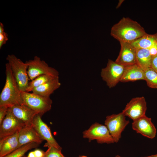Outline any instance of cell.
I'll return each mask as SVG.
<instances>
[{"label":"cell","instance_id":"52a82bcc","mask_svg":"<svg viewBox=\"0 0 157 157\" xmlns=\"http://www.w3.org/2000/svg\"><path fill=\"white\" fill-rule=\"evenodd\" d=\"M83 137L88 139L89 142L96 140L97 143L101 144L115 142L106 126L98 123L93 124L89 129L83 131Z\"/></svg>","mask_w":157,"mask_h":157},{"label":"cell","instance_id":"7c38bea8","mask_svg":"<svg viewBox=\"0 0 157 157\" xmlns=\"http://www.w3.org/2000/svg\"><path fill=\"white\" fill-rule=\"evenodd\" d=\"M132 129L143 136L150 139L154 138L156 135V129L151 119L146 115L133 121Z\"/></svg>","mask_w":157,"mask_h":157},{"label":"cell","instance_id":"30bf717a","mask_svg":"<svg viewBox=\"0 0 157 157\" xmlns=\"http://www.w3.org/2000/svg\"><path fill=\"white\" fill-rule=\"evenodd\" d=\"M25 125L13 114L9 108L7 114L0 124V139L19 131Z\"/></svg>","mask_w":157,"mask_h":157},{"label":"cell","instance_id":"3957f363","mask_svg":"<svg viewBox=\"0 0 157 157\" xmlns=\"http://www.w3.org/2000/svg\"><path fill=\"white\" fill-rule=\"evenodd\" d=\"M6 59L20 90L21 92L26 91L29 79L27 72V64L13 54L8 55Z\"/></svg>","mask_w":157,"mask_h":157},{"label":"cell","instance_id":"e575fe53","mask_svg":"<svg viewBox=\"0 0 157 157\" xmlns=\"http://www.w3.org/2000/svg\"><path fill=\"white\" fill-rule=\"evenodd\" d=\"M23 157H26V156H24Z\"/></svg>","mask_w":157,"mask_h":157},{"label":"cell","instance_id":"d6986e66","mask_svg":"<svg viewBox=\"0 0 157 157\" xmlns=\"http://www.w3.org/2000/svg\"><path fill=\"white\" fill-rule=\"evenodd\" d=\"M136 64L144 71L151 67L152 58L149 49H136Z\"/></svg>","mask_w":157,"mask_h":157},{"label":"cell","instance_id":"44dd1931","mask_svg":"<svg viewBox=\"0 0 157 157\" xmlns=\"http://www.w3.org/2000/svg\"><path fill=\"white\" fill-rule=\"evenodd\" d=\"M59 77L51 75L43 74L40 75L29 83L26 92H31L34 88H37L47 81L55 78Z\"/></svg>","mask_w":157,"mask_h":157},{"label":"cell","instance_id":"f546056e","mask_svg":"<svg viewBox=\"0 0 157 157\" xmlns=\"http://www.w3.org/2000/svg\"><path fill=\"white\" fill-rule=\"evenodd\" d=\"M27 157H36L33 151L30 152Z\"/></svg>","mask_w":157,"mask_h":157},{"label":"cell","instance_id":"836d02e7","mask_svg":"<svg viewBox=\"0 0 157 157\" xmlns=\"http://www.w3.org/2000/svg\"><path fill=\"white\" fill-rule=\"evenodd\" d=\"M43 157H46V156H45V155H44V156Z\"/></svg>","mask_w":157,"mask_h":157},{"label":"cell","instance_id":"e0dca14e","mask_svg":"<svg viewBox=\"0 0 157 157\" xmlns=\"http://www.w3.org/2000/svg\"><path fill=\"white\" fill-rule=\"evenodd\" d=\"M145 80L144 70L135 64L125 67L120 82H126Z\"/></svg>","mask_w":157,"mask_h":157},{"label":"cell","instance_id":"1f68e13d","mask_svg":"<svg viewBox=\"0 0 157 157\" xmlns=\"http://www.w3.org/2000/svg\"><path fill=\"white\" fill-rule=\"evenodd\" d=\"M78 157H87L85 156H79Z\"/></svg>","mask_w":157,"mask_h":157},{"label":"cell","instance_id":"d6a6232c","mask_svg":"<svg viewBox=\"0 0 157 157\" xmlns=\"http://www.w3.org/2000/svg\"><path fill=\"white\" fill-rule=\"evenodd\" d=\"M115 157H122L119 155H116V156H115Z\"/></svg>","mask_w":157,"mask_h":157},{"label":"cell","instance_id":"484cf974","mask_svg":"<svg viewBox=\"0 0 157 157\" xmlns=\"http://www.w3.org/2000/svg\"><path fill=\"white\" fill-rule=\"evenodd\" d=\"M8 40V35L4 31L0 33V48L5 44Z\"/></svg>","mask_w":157,"mask_h":157},{"label":"cell","instance_id":"8fae6325","mask_svg":"<svg viewBox=\"0 0 157 157\" xmlns=\"http://www.w3.org/2000/svg\"><path fill=\"white\" fill-rule=\"evenodd\" d=\"M42 116L38 114L35 115L33 120L32 126L42 138L47 141L44 145V147L49 145L61 150L62 148L53 137L49 128L42 120Z\"/></svg>","mask_w":157,"mask_h":157},{"label":"cell","instance_id":"5b68a950","mask_svg":"<svg viewBox=\"0 0 157 157\" xmlns=\"http://www.w3.org/2000/svg\"><path fill=\"white\" fill-rule=\"evenodd\" d=\"M125 67L108 59L106 67L101 69V76L109 88L115 86L120 82Z\"/></svg>","mask_w":157,"mask_h":157},{"label":"cell","instance_id":"4fadbf2b","mask_svg":"<svg viewBox=\"0 0 157 157\" xmlns=\"http://www.w3.org/2000/svg\"><path fill=\"white\" fill-rule=\"evenodd\" d=\"M120 50L115 62L127 67L136 64V49L131 43L120 42Z\"/></svg>","mask_w":157,"mask_h":157},{"label":"cell","instance_id":"2e32d148","mask_svg":"<svg viewBox=\"0 0 157 157\" xmlns=\"http://www.w3.org/2000/svg\"><path fill=\"white\" fill-rule=\"evenodd\" d=\"M18 132L0 139V157H3L19 148Z\"/></svg>","mask_w":157,"mask_h":157},{"label":"cell","instance_id":"ffe728a7","mask_svg":"<svg viewBox=\"0 0 157 157\" xmlns=\"http://www.w3.org/2000/svg\"><path fill=\"white\" fill-rule=\"evenodd\" d=\"M157 43V32L155 34L146 33L131 44L135 49H149Z\"/></svg>","mask_w":157,"mask_h":157},{"label":"cell","instance_id":"603a6c76","mask_svg":"<svg viewBox=\"0 0 157 157\" xmlns=\"http://www.w3.org/2000/svg\"><path fill=\"white\" fill-rule=\"evenodd\" d=\"M145 80L149 87L157 89V72L151 67L144 70Z\"/></svg>","mask_w":157,"mask_h":157},{"label":"cell","instance_id":"ba28073f","mask_svg":"<svg viewBox=\"0 0 157 157\" xmlns=\"http://www.w3.org/2000/svg\"><path fill=\"white\" fill-rule=\"evenodd\" d=\"M28 65L27 72L31 81L38 76L47 74L59 76V73L55 69L49 66L44 60L35 56L32 60L25 62Z\"/></svg>","mask_w":157,"mask_h":157},{"label":"cell","instance_id":"83f0119b","mask_svg":"<svg viewBox=\"0 0 157 157\" xmlns=\"http://www.w3.org/2000/svg\"><path fill=\"white\" fill-rule=\"evenodd\" d=\"M33 151L36 157H43L45 154V152L38 149H35Z\"/></svg>","mask_w":157,"mask_h":157},{"label":"cell","instance_id":"ac0fdd59","mask_svg":"<svg viewBox=\"0 0 157 157\" xmlns=\"http://www.w3.org/2000/svg\"><path fill=\"white\" fill-rule=\"evenodd\" d=\"M61 85L59 77L52 79L33 89L32 92L40 96L49 97Z\"/></svg>","mask_w":157,"mask_h":157},{"label":"cell","instance_id":"5bb4252c","mask_svg":"<svg viewBox=\"0 0 157 157\" xmlns=\"http://www.w3.org/2000/svg\"><path fill=\"white\" fill-rule=\"evenodd\" d=\"M19 148L32 142L41 144L44 140L32 126H24L18 132Z\"/></svg>","mask_w":157,"mask_h":157},{"label":"cell","instance_id":"4316f807","mask_svg":"<svg viewBox=\"0 0 157 157\" xmlns=\"http://www.w3.org/2000/svg\"><path fill=\"white\" fill-rule=\"evenodd\" d=\"M149 50L152 58L157 55V43L151 47Z\"/></svg>","mask_w":157,"mask_h":157},{"label":"cell","instance_id":"8992f818","mask_svg":"<svg viewBox=\"0 0 157 157\" xmlns=\"http://www.w3.org/2000/svg\"><path fill=\"white\" fill-rule=\"evenodd\" d=\"M122 112L117 114L107 116L104 125L108 128L115 142H118L121 137L122 132L129 123Z\"/></svg>","mask_w":157,"mask_h":157},{"label":"cell","instance_id":"7a4b0ae2","mask_svg":"<svg viewBox=\"0 0 157 157\" xmlns=\"http://www.w3.org/2000/svg\"><path fill=\"white\" fill-rule=\"evenodd\" d=\"M6 80L0 95V106H6L9 108L23 104L21 91L13 74L10 67L6 64Z\"/></svg>","mask_w":157,"mask_h":157},{"label":"cell","instance_id":"7402d4cb","mask_svg":"<svg viewBox=\"0 0 157 157\" xmlns=\"http://www.w3.org/2000/svg\"><path fill=\"white\" fill-rule=\"evenodd\" d=\"M40 144H39L34 142L26 144L3 157H22L28 151L37 147Z\"/></svg>","mask_w":157,"mask_h":157},{"label":"cell","instance_id":"9c48e42d","mask_svg":"<svg viewBox=\"0 0 157 157\" xmlns=\"http://www.w3.org/2000/svg\"><path fill=\"white\" fill-rule=\"evenodd\" d=\"M147 110V102L144 97H138L132 98L122 112L133 121L146 115Z\"/></svg>","mask_w":157,"mask_h":157},{"label":"cell","instance_id":"d4e9b609","mask_svg":"<svg viewBox=\"0 0 157 157\" xmlns=\"http://www.w3.org/2000/svg\"><path fill=\"white\" fill-rule=\"evenodd\" d=\"M9 108L6 106H0V124L6 117Z\"/></svg>","mask_w":157,"mask_h":157},{"label":"cell","instance_id":"4dcf8cb0","mask_svg":"<svg viewBox=\"0 0 157 157\" xmlns=\"http://www.w3.org/2000/svg\"><path fill=\"white\" fill-rule=\"evenodd\" d=\"M141 157H157V154L146 156H142Z\"/></svg>","mask_w":157,"mask_h":157},{"label":"cell","instance_id":"f1b7e54d","mask_svg":"<svg viewBox=\"0 0 157 157\" xmlns=\"http://www.w3.org/2000/svg\"><path fill=\"white\" fill-rule=\"evenodd\" d=\"M151 67L157 72V55L152 58Z\"/></svg>","mask_w":157,"mask_h":157},{"label":"cell","instance_id":"277c9868","mask_svg":"<svg viewBox=\"0 0 157 157\" xmlns=\"http://www.w3.org/2000/svg\"><path fill=\"white\" fill-rule=\"evenodd\" d=\"M23 104L42 116L51 109L52 101L50 97L42 96L26 91L21 92Z\"/></svg>","mask_w":157,"mask_h":157},{"label":"cell","instance_id":"6da1fadb","mask_svg":"<svg viewBox=\"0 0 157 157\" xmlns=\"http://www.w3.org/2000/svg\"><path fill=\"white\" fill-rule=\"evenodd\" d=\"M147 33L137 22L129 17H123L112 27L110 35L119 42L132 43Z\"/></svg>","mask_w":157,"mask_h":157},{"label":"cell","instance_id":"9a60e30c","mask_svg":"<svg viewBox=\"0 0 157 157\" xmlns=\"http://www.w3.org/2000/svg\"><path fill=\"white\" fill-rule=\"evenodd\" d=\"M13 114L25 126H32L33 119L37 114L24 104L9 108Z\"/></svg>","mask_w":157,"mask_h":157},{"label":"cell","instance_id":"cb8c5ba5","mask_svg":"<svg viewBox=\"0 0 157 157\" xmlns=\"http://www.w3.org/2000/svg\"><path fill=\"white\" fill-rule=\"evenodd\" d=\"M45 147L48 149L45 152L46 157H65L61 153V150L49 145Z\"/></svg>","mask_w":157,"mask_h":157}]
</instances>
